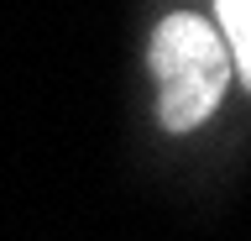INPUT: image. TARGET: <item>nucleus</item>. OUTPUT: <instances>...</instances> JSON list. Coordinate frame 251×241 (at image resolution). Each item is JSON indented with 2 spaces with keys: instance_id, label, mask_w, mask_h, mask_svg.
<instances>
[{
  "instance_id": "obj_1",
  "label": "nucleus",
  "mask_w": 251,
  "mask_h": 241,
  "mask_svg": "<svg viewBox=\"0 0 251 241\" xmlns=\"http://www.w3.org/2000/svg\"><path fill=\"white\" fill-rule=\"evenodd\" d=\"M152 79H157V115H162V126L194 131L199 121H209V110L225 95V79H230L225 37H215V27L204 16L173 11L152 32Z\"/></svg>"
},
{
  "instance_id": "obj_2",
  "label": "nucleus",
  "mask_w": 251,
  "mask_h": 241,
  "mask_svg": "<svg viewBox=\"0 0 251 241\" xmlns=\"http://www.w3.org/2000/svg\"><path fill=\"white\" fill-rule=\"evenodd\" d=\"M215 16H220L225 53L235 58V74L251 89V0H215Z\"/></svg>"
}]
</instances>
